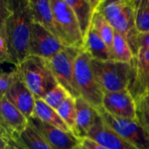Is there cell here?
<instances>
[{"mask_svg": "<svg viewBox=\"0 0 149 149\" xmlns=\"http://www.w3.org/2000/svg\"><path fill=\"white\" fill-rule=\"evenodd\" d=\"M0 23L6 28L10 62L17 67L30 56L29 43L33 23L30 0H1Z\"/></svg>", "mask_w": 149, "mask_h": 149, "instance_id": "cell-1", "label": "cell"}, {"mask_svg": "<svg viewBox=\"0 0 149 149\" xmlns=\"http://www.w3.org/2000/svg\"><path fill=\"white\" fill-rule=\"evenodd\" d=\"M138 1L135 0H100L97 10H100L127 41L134 53L139 52V32L135 26V14Z\"/></svg>", "mask_w": 149, "mask_h": 149, "instance_id": "cell-2", "label": "cell"}, {"mask_svg": "<svg viewBox=\"0 0 149 149\" xmlns=\"http://www.w3.org/2000/svg\"><path fill=\"white\" fill-rule=\"evenodd\" d=\"M17 68L23 81L36 99H43L58 85L46 59L29 56Z\"/></svg>", "mask_w": 149, "mask_h": 149, "instance_id": "cell-3", "label": "cell"}, {"mask_svg": "<svg viewBox=\"0 0 149 149\" xmlns=\"http://www.w3.org/2000/svg\"><path fill=\"white\" fill-rule=\"evenodd\" d=\"M92 58L84 49L79 52L74 66V83L79 97L96 110L103 108L105 93L99 85L92 68Z\"/></svg>", "mask_w": 149, "mask_h": 149, "instance_id": "cell-4", "label": "cell"}, {"mask_svg": "<svg viewBox=\"0 0 149 149\" xmlns=\"http://www.w3.org/2000/svg\"><path fill=\"white\" fill-rule=\"evenodd\" d=\"M91 64L93 74L105 93L128 89L131 64L113 59L107 61L92 59Z\"/></svg>", "mask_w": 149, "mask_h": 149, "instance_id": "cell-5", "label": "cell"}, {"mask_svg": "<svg viewBox=\"0 0 149 149\" xmlns=\"http://www.w3.org/2000/svg\"><path fill=\"white\" fill-rule=\"evenodd\" d=\"M58 38L65 46L84 49V38L78 19L65 0H50Z\"/></svg>", "mask_w": 149, "mask_h": 149, "instance_id": "cell-6", "label": "cell"}, {"mask_svg": "<svg viewBox=\"0 0 149 149\" xmlns=\"http://www.w3.org/2000/svg\"><path fill=\"white\" fill-rule=\"evenodd\" d=\"M81 50L76 47L65 46L52 58L46 59L58 84L66 89L74 98L79 97L74 83V66Z\"/></svg>", "mask_w": 149, "mask_h": 149, "instance_id": "cell-7", "label": "cell"}, {"mask_svg": "<svg viewBox=\"0 0 149 149\" xmlns=\"http://www.w3.org/2000/svg\"><path fill=\"white\" fill-rule=\"evenodd\" d=\"M104 121L136 149H149V134L138 120H130L114 117L103 108L97 110Z\"/></svg>", "mask_w": 149, "mask_h": 149, "instance_id": "cell-8", "label": "cell"}, {"mask_svg": "<svg viewBox=\"0 0 149 149\" xmlns=\"http://www.w3.org/2000/svg\"><path fill=\"white\" fill-rule=\"evenodd\" d=\"M64 47L62 42L51 31L38 23H32L29 43L30 56L50 59Z\"/></svg>", "mask_w": 149, "mask_h": 149, "instance_id": "cell-9", "label": "cell"}, {"mask_svg": "<svg viewBox=\"0 0 149 149\" xmlns=\"http://www.w3.org/2000/svg\"><path fill=\"white\" fill-rule=\"evenodd\" d=\"M103 109L111 115L120 119L138 120L137 104L128 89L106 93L103 100Z\"/></svg>", "mask_w": 149, "mask_h": 149, "instance_id": "cell-10", "label": "cell"}, {"mask_svg": "<svg viewBox=\"0 0 149 149\" xmlns=\"http://www.w3.org/2000/svg\"><path fill=\"white\" fill-rule=\"evenodd\" d=\"M130 64L131 74L128 91L135 101H138L147 94V84L149 79V50L140 51Z\"/></svg>", "mask_w": 149, "mask_h": 149, "instance_id": "cell-11", "label": "cell"}, {"mask_svg": "<svg viewBox=\"0 0 149 149\" xmlns=\"http://www.w3.org/2000/svg\"><path fill=\"white\" fill-rule=\"evenodd\" d=\"M30 123L46 139L53 149H75L81 142L73 134L65 132L36 117L31 118Z\"/></svg>", "mask_w": 149, "mask_h": 149, "instance_id": "cell-12", "label": "cell"}, {"mask_svg": "<svg viewBox=\"0 0 149 149\" xmlns=\"http://www.w3.org/2000/svg\"><path fill=\"white\" fill-rule=\"evenodd\" d=\"M86 138L96 141L108 149H136L111 128L104 121L100 113Z\"/></svg>", "mask_w": 149, "mask_h": 149, "instance_id": "cell-13", "label": "cell"}, {"mask_svg": "<svg viewBox=\"0 0 149 149\" xmlns=\"http://www.w3.org/2000/svg\"><path fill=\"white\" fill-rule=\"evenodd\" d=\"M3 97H6V99L29 120L34 117L36 98L32 92L23 81L20 73L18 79Z\"/></svg>", "mask_w": 149, "mask_h": 149, "instance_id": "cell-14", "label": "cell"}, {"mask_svg": "<svg viewBox=\"0 0 149 149\" xmlns=\"http://www.w3.org/2000/svg\"><path fill=\"white\" fill-rule=\"evenodd\" d=\"M1 123L3 127L11 132L20 134L29 126V120L15 107L6 97L0 98Z\"/></svg>", "mask_w": 149, "mask_h": 149, "instance_id": "cell-15", "label": "cell"}, {"mask_svg": "<svg viewBox=\"0 0 149 149\" xmlns=\"http://www.w3.org/2000/svg\"><path fill=\"white\" fill-rule=\"evenodd\" d=\"M76 108V136L81 140L86 138L93 127L99 112L83 98L75 99Z\"/></svg>", "mask_w": 149, "mask_h": 149, "instance_id": "cell-16", "label": "cell"}, {"mask_svg": "<svg viewBox=\"0 0 149 149\" xmlns=\"http://www.w3.org/2000/svg\"><path fill=\"white\" fill-rule=\"evenodd\" d=\"M66 3L70 5V7L72 9L79 27L81 33L84 38L88 33L93 22V17L94 15V12L100 4V0H65Z\"/></svg>", "mask_w": 149, "mask_h": 149, "instance_id": "cell-17", "label": "cell"}, {"mask_svg": "<svg viewBox=\"0 0 149 149\" xmlns=\"http://www.w3.org/2000/svg\"><path fill=\"white\" fill-rule=\"evenodd\" d=\"M30 6L33 22L41 24L58 38L50 0H30Z\"/></svg>", "mask_w": 149, "mask_h": 149, "instance_id": "cell-18", "label": "cell"}, {"mask_svg": "<svg viewBox=\"0 0 149 149\" xmlns=\"http://www.w3.org/2000/svg\"><path fill=\"white\" fill-rule=\"evenodd\" d=\"M84 50L89 53L92 59L100 61L111 59V52L108 46L92 26L85 38Z\"/></svg>", "mask_w": 149, "mask_h": 149, "instance_id": "cell-19", "label": "cell"}, {"mask_svg": "<svg viewBox=\"0 0 149 149\" xmlns=\"http://www.w3.org/2000/svg\"><path fill=\"white\" fill-rule=\"evenodd\" d=\"M34 117L39 119L40 120L49 125L58 127L65 132L72 134L70 128L65 123V121L61 119L57 110H55L48 104H46L42 99H36Z\"/></svg>", "mask_w": 149, "mask_h": 149, "instance_id": "cell-20", "label": "cell"}, {"mask_svg": "<svg viewBox=\"0 0 149 149\" xmlns=\"http://www.w3.org/2000/svg\"><path fill=\"white\" fill-rule=\"evenodd\" d=\"M19 139L27 149H53L46 139L30 123L19 134Z\"/></svg>", "mask_w": 149, "mask_h": 149, "instance_id": "cell-21", "label": "cell"}, {"mask_svg": "<svg viewBox=\"0 0 149 149\" xmlns=\"http://www.w3.org/2000/svg\"><path fill=\"white\" fill-rule=\"evenodd\" d=\"M92 27L100 34V36L102 38V39L105 41V43L108 46L110 52H111L115 30L113 29L112 24L109 23V21L106 18V17L97 9L93 17Z\"/></svg>", "mask_w": 149, "mask_h": 149, "instance_id": "cell-22", "label": "cell"}, {"mask_svg": "<svg viewBox=\"0 0 149 149\" xmlns=\"http://www.w3.org/2000/svg\"><path fill=\"white\" fill-rule=\"evenodd\" d=\"M134 58V53L126 38L115 31L113 43L111 50V59L130 64Z\"/></svg>", "mask_w": 149, "mask_h": 149, "instance_id": "cell-23", "label": "cell"}, {"mask_svg": "<svg viewBox=\"0 0 149 149\" xmlns=\"http://www.w3.org/2000/svg\"><path fill=\"white\" fill-rule=\"evenodd\" d=\"M75 99L72 96L67 98L58 108L57 112L65 121L72 133L76 136V108ZM77 137V136H76Z\"/></svg>", "mask_w": 149, "mask_h": 149, "instance_id": "cell-24", "label": "cell"}, {"mask_svg": "<svg viewBox=\"0 0 149 149\" xmlns=\"http://www.w3.org/2000/svg\"><path fill=\"white\" fill-rule=\"evenodd\" d=\"M135 26L139 33L149 32V0H140L135 14Z\"/></svg>", "mask_w": 149, "mask_h": 149, "instance_id": "cell-25", "label": "cell"}, {"mask_svg": "<svg viewBox=\"0 0 149 149\" xmlns=\"http://www.w3.org/2000/svg\"><path fill=\"white\" fill-rule=\"evenodd\" d=\"M70 96H72L66 89L62 86L57 85L52 90H51L42 100L50 107L57 110V108Z\"/></svg>", "mask_w": 149, "mask_h": 149, "instance_id": "cell-26", "label": "cell"}, {"mask_svg": "<svg viewBox=\"0 0 149 149\" xmlns=\"http://www.w3.org/2000/svg\"><path fill=\"white\" fill-rule=\"evenodd\" d=\"M1 129V148L0 149H27L21 142L19 134L11 132L3 127Z\"/></svg>", "mask_w": 149, "mask_h": 149, "instance_id": "cell-27", "label": "cell"}, {"mask_svg": "<svg viewBox=\"0 0 149 149\" xmlns=\"http://www.w3.org/2000/svg\"><path fill=\"white\" fill-rule=\"evenodd\" d=\"M19 77V71L17 67L10 72L2 71L0 75V98L3 97L9 89L14 85Z\"/></svg>", "mask_w": 149, "mask_h": 149, "instance_id": "cell-28", "label": "cell"}, {"mask_svg": "<svg viewBox=\"0 0 149 149\" xmlns=\"http://www.w3.org/2000/svg\"><path fill=\"white\" fill-rule=\"evenodd\" d=\"M137 104V117L139 122L145 128L147 133L149 134V106L145 99H142L136 101Z\"/></svg>", "mask_w": 149, "mask_h": 149, "instance_id": "cell-29", "label": "cell"}, {"mask_svg": "<svg viewBox=\"0 0 149 149\" xmlns=\"http://www.w3.org/2000/svg\"><path fill=\"white\" fill-rule=\"evenodd\" d=\"M138 46H139V52L140 51H148L149 32L140 33L139 34V37H138Z\"/></svg>", "mask_w": 149, "mask_h": 149, "instance_id": "cell-30", "label": "cell"}, {"mask_svg": "<svg viewBox=\"0 0 149 149\" xmlns=\"http://www.w3.org/2000/svg\"><path fill=\"white\" fill-rule=\"evenodd\" d=\"M80 141H81V145L86 149H108L89 138L81 139Z\"/></svg>", "mask_w": 149, "mask_h": 149, "instance_id": "cell-31", "label": "cell"}, {"mask_svg": "<svg viewBox=\"0 0 149 149\" xmlns=\"http://www.w3.org/2000/svg\"><path fill=\"white\" fill-rule=\"evenodd\" d=\"M145 99H146V100H147V102H148V104L149 106V92L147 93V95L145 96Z\"/></svg>", "mask_w": 149, "mask_h": 149, "instance_id": "cell-32", "label": "cell"}, {"mask_svg": "<svg viewBox=\"0 0 149 149\" xmlns=\"http://www.w3.org/2000/svg\"><path fill=\"white\" fill-rule=\"evenodd\" d=\"M75 149H86V148L81 145V142H80V144H79V146H78V147H77Z\"/></svg>", "mask_w": 149, "mask_h": 149, "instance_id": "cell-33", "label": "cell"}, {"mask_svg": "<svg viewBox=\"0 0 149 149\" xmlns=\"http://www.w3.org/2000/svg\"><path fill=\"white\" fill-rule=\"evenodd\" d=\"M149 92V79H148V84H147V93ZM147 95V94H146Z\"/></svg>", "mask_w": 149, "mask_h": 149, "instance_id": "cell-34", "label": "cell"}]
</instances>
